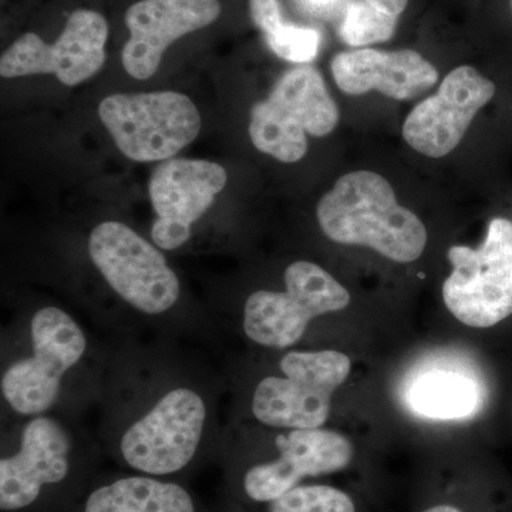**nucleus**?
Wrapping results in <instances>:
<instances>
[{"label":"nucleus","instance_id":"nucleus-18","mask_svg":"<svg viewBox=\"0 0 512 512\" xmlns=\"http://www.w3.org/2000/svg\"><path fill=\"white\" fill-rule=\"evenodd\" d=\"M83 512H197V507L183 485L137 474L94 488Z\"/></svg>","mask_w":512,"mask_h":512},{"label":"nucleus","instance_id":"nucleus-25","mask_svg":"<svg viewBox=\"0 0 512 512\" xmlns=\"http://www.w3.org/2000/svg\"><path fill=\"white\" fill-rule=\"evenodd\" d=\"M421 512H466V511H464L463 508L458 507V505L441 503V504L431 505V507L426 508V510H423Z\"/></svg>","mask_w":512,"mask_h":512},{"label":"nucleus","instance_id":"nucleus-23","mask_svg":"<svg viewBox=\"0 0 512 512\" xmlns=\"http://www.w3.org/2000/svg\"><path fill=\"white\" fill-rule=\"evenodd\" d=\"M249 16L265 37L285 25L279 0H248Z\"/></svg>","mask_w":512,"mask_h":512},{"label":"nucleus","instance_id":"nucleus-2","mask_svg":"<svg viewBox=\"0 0 512 512\" xmlns=\"http://www.w3.org/2000/svg\"><path fill=\"white\" fill-rule=\"evenodd\" d=\"M323 234L340 245H357L399 264L417 261L426 249V225L397 200L386 177L370 170L342 175L316 207Z\"/></svg>","mask_w":512,"mask_h":512},{"label":"nucleus","instance_id":"nucleus-15","mask_svg":"<svg viewBox=\"0 0 512 512\" xmlns=\"http://www.w3.org/2000/svg\"><path fill=\"white\" fill-rule=\"evenodd\" d=\"M221 10L218 0H138L124 19L130 33L121 53L124 70L133 79H150L175 40L212 25Z\"/></svg>","mask_w":512,"mask_h":512},{"label":"nucleus","instance_id":"nucleus-17","mask_svg":"<svg viewBox=\"0 0 512 512\" xmlns=\"http://www.w3.org/2000/svg\"><path fill=\"white\" fill-rule=\"evenodd\" d=\"M403 396L407 407L421 417L463 420L480 409L484 390L470 373L448 365H430L409 377Z\"/></svg>","mask_w":512,"mask_h":512},{"label":"nucleus","instance_id":"nucleus-8","mask_svg":"<svg viewBox=\"0 0 512 512\" xmlns=\"http://www.w3.org/2000/svg\"><path fill=\"white\" fill-rule=\"evenodd\" d=\"M284 281L285 291L259 289L242 308L245 336L264 348H291L313 319L343 311L350 303L348 289L315 262H292Z\"/></svg>","mask_w":512,"mask_h":512},{"label":"nucleus","instance_id":"nucleus-19","mask_svg":"<svg viewBox=\"0 0 512 512\" xmlns=\"http://www.w3.org/2000/svg\"><path fill=\"white\" fill-rule=\"evenodd\" d=\"M399 22L373 9L363 0H352L343 13L339 36L350 49L373 47L392 40Z\"/></svg>","mask_w":512,"mask_h":512},{"label":"nucleus","instance_id":"nucleus-12","mask_svg":"<svg viewBox=\"0 0 512 512\" xmlns=\"http://www.w3.org/2000/svg\"><path fill=\"white\" fill-rule=\"evenodd\" d=\"M107 39L109 23L103 15L76 10L52 45L33 32L15 40L0 57V76L15 79L55 74L64 86H79L99 73L106 62Z\"/></svg>","mask_w":512,"mask_h":512},{"label":"nucleus","instance_id":"nucleus-4","mask_svg":"<svg viewBox=\"0 0 512 512\" xmlns=\"http://www.w3.org/2000/svg\"><path fill=\"white\" fill-rule=\"evenodd\" d=\"M339 121L338 104L322 73L311 64H298L252 107L249 138L259 153L293 164L308 153L309 136H329Z\"/></svg>","mask_w":512,"mask_h":512},{"label":"nucleus","instance_id":"nucleus-26","mask_svg":"<svg viewBox=\"0 0 512 512\" xmlns=\"http://www.w3.org/2000/svg\"><path fill=\"white\" fill-rule=\"evenodd\" d=\"M312 3H316V5H328V3L335 2V0H311Z\"/></svg>","mask_w":512,"mask_h":512},{"label":"nucleus","instance_id":"nucleus-10","mask_svg":"<svg viewBox=\"0 0 512 512\" xmlns=\"http://www.w3.org/2000/svg\"><path fill=\"white\" fill-rule=\"evenodd\" d=\"M481 72L474 64H460L441 80L439 89L407 114L402 127L407 146L429 158H444L460 146L477 117L501 103L512 83Z\"/></svg>","mask_w":512,"mask_h":512},{"label":"nucleus","instance_id":"nucleus-3","mask_svg":"<svg viewBox=\"0 0 512 512\" xmlns=\"http://www.w3.org/2000/svg\"><path fill=\"white\" fill-rule=\"evenodd\" d=\"M90 342L79 320L56 305L37 308L26 322V345L3 365L0 392L22 419L55 412L67 379L83 366Z\"/></svg>","mask_w":512,"mask_h":512},{"label":"nucleus","instance_id":"nucleus-21","mask_svg":"<svg viewBox=\"0 0 512 512\" xmlns=\"http://www.w3.org/2000/svg\"><path fill=\"white\" fill-rule=\"evenodd\" d=\"M265 39L272 52L286 62L309 64L318 55L320 36L315 29L285 23Z\"/></svg>","mask_w":512,"mask_h":512},{"label":"nucleus","instance_id":"nucleus-13","mask_svg":"<svg viewBox=\"0 0 512 512\" xmlns=\"http://www.w3.org/2000/svg\"><path fill=\"white\" fill-rule=\"evenodd\" d=\"M227 181L225 168L212 161L170 158L157 165L148 185L157 215L151 227L154 244L163 251L183 248Z\"/></svg>","mask_w":512,"mask_h":512},{"label":"nucleus","instance_id":"nucleus-1","mask_svg":"<svg viewBox=\"0 0 512 512\" xmlns=\"http://www.w3.org/2000/svg\"><path fill=\"white\" fill-rule=\"evenodd\" d=\"M110 421L117 456L144 476L181 473L200 456L217 429L215 397L205 380L184 370L156 379L133 399H124Z\"/></svg>","mask_w":512,"mask_h":512},{"label":"nucleus","instance_id":"nucleus-6","mask_svg":"<svg viewBox=\"0 0 512 512\" xmlns=\"http://www.w3.org/2000/svg\"><path fill=\"white\" fill-rule=\"evenodd\" d=\"M450 275L443 284L448 312L470 328H493L512 315V217L498 214L488 221L476 248L448 249Z\"/></svg>","mask_w":512,"mask_h":512},{"label":"nucleus","instance_id":"nucleus-7","mask_svg":"<svg viewBox=\"0 0 512 512\" xmlns=\"http://www.w3.org/2000/svg\"><path fill=\"white\" fill-rule=\"evenodd\" d=\"M352 362L336 350H292L279 360L282 376L256 383L251 413L272 429H320L329 419L333 393L346 382Z\"/></svg>","mask_w":512,"mask_h":512},{"label":"nucleus","instance_id":"nucleus-11","mask_svg":"<svg viewBox=\"0 0 512 512\" xmlns=\"http://www.w3.org/2000/svg\"><path fill=\"white\" fill-rule=\"evenodd\" d=\"M76 436L72 426L53 413L28 419L15 453L0 460V510H28L45 491L66 483L79 451Z\"/></svg>","mask_w":512,"mask_h":512},{"label":"nucleus","instance_id":"nucleus-16","mask_svg":"<svg viewBox=\"0 0 512 512\" xmlns=\"http://www.w3.org/2000/svg\"><path fill=\"white\" fill-rule=\"evenodd\" d=\"M336 86L349 96L377 92L387 99L410 101L439 83V70L413 49L359 47L336 53L330 62Z\"/></svg>","mask_w":512,"mask_h":512},{"label":"nucleus","instance_id":"nucleus-20","mask_svg":"<svg viewBox=\"0 0 512 512\" xmlns=\"http://www.w3.org/2000/svg\"><path fill=\"white\" fill-rule=\"evenodd\" d=\"M269 512H357L349 493L328 484L298 485L269 504Z\"/></svg>","mask_w":512,"mask_h":512},{"label":"nucleus","instance_id":"nucleus-22","mask_svg":"<svg viewBox=\"0 0 512 512\" xmlns=\"http://www.w3.org/2000/svg\"><path fill=\"white\" fill-rule=\"evenodd\" d=\"M485 18L495 46L512 62V0H484Z\"/></svg>","mask_w":512,"mask_h":512},{"label":"nucleus","instance_id":"nucleus-14","mask_svg":"<svg viewBox=\"0 0 512 512\" xmlns=\"http://www.w3.org/2000/svg\"><path fill=\"white\" fill-rule=\"evenodd\" d=\"M278 456L245 471L242 488L249 500L271 504L311 477L329 476L352 463L353 446L338 431L288 430L275 437Z\"/></svg>","mask_w":512,"mask_h":512},{"label":"nucleus","instance_id":"nucleus-9","mask_svg":"<svg viewBox=\"0 0 512 512\" xmlns=\"http://www.w3.org/2000/svg\"><path fill=\"white\" fill-rule=\"evenodd\" d=\"M99 117L121 153L137 163L170 160L201 131L194 101L177 92L111 94Z\"/></svg>","mask_w":512,"mask_h":512},{"label":"nucleus","instance_id":"nucleus-24","mask_svg":"<svg viewBox=\"0 0 512 512\" xmlns=\"http://www.w3.org/2000/svg\"><path fill=\"white\" fill-rule=\"evenodd\" d=\"M363 2L390 18L400 20L409 8L410 0H363Z\"/></svg>","mask_w":512,"mask_h":512},{"label":"nucleus","instance_id":"nucleus-5","mask_svg":"<svg viewBox=\"0 0 512 512\" xmlns=\"http://www.w3.org/2000/svg\"><path fill=\"white\" fill-rule=\"evenodd\" d=\"M87 252L114 295L148 320H165L181 299V284L156 244L120 221L97 224Z\"/></svg>","mask_w":512,"mask_h":512}]
</instances>
